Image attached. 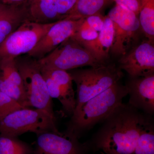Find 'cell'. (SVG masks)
<instances>
[{"label":"cell","mask_w":154,"mask_h":154,"mask_svg":"<svg viewBox=\"0 0 154 154\" xmlns=\"http://www.w3.org/2000/svg\"><path fill=\"white\" fill-rule=\"evenodd\" d=\"M26 20L27 8L25 4L15 6L0 3V45L11 33Z\"/></svg>","instance_id":"obj_14"},{"label":"cell","mask_w":154,"mask_h":154,"mask_svg":"<svg viewBox=\"0 0 154 154\" xmlns=\"http://www.w3.org/2000/svg\"><path fill=\"white\" fill-rule=\"evenodd\" d=\"M57 120L45 111L36 108H23L15 110L0 121V134L18 137L27 132L36 136L43 133H59Z\"/></svg>","instance_id":"obj_5"},{"label":"cell","mask_w":154,"mask_h":154,"mask_svg":"<svg viewBox=\"0 0 154 154\" xmlns=\"http://www.w3.org/2000/svg\"><path fill=\"white\" fill-rule=\"evenodd\" d=\"M110 0H78L65 19H79L100 13Z\"/></svg>","instance_id":"obj_18"},{"label":"cell","mask_w":154,"mask_h":154,"mask_svg":"<svg viewBox=\"0 0 154 154\" xmlns=\"http://www.w3.org/2000/svg\"><path fill=\"white\" fill-rule=\"evenodd\" d=\"M54 23L42 24L25 21L0 45V60L28 54Z\"/></svg>","instance_id":"obj_7"},{"label":"cell","mask_w":154,"mask_h":154,"mask_svg":"<svg viewBox=\"0 0 154 154\" xmlns=\"http://www.w3.org/2000/svg\"><path fill=\"white\" fill-rule=\"evenodd\" d=\"M105 18L100 13L91 15L85 18L80 27L90 28L99 33L103 27Z\"/></svg>","instance_id":"obj_23"},{"label":"cell","mask_w":154,"mask_h":154,"mask_svg":"<svg viewBox=\"0 0 154 154\" xmlns=\"http://www.w3.org/2000/svg\"><path fill=\"white\" fill-rule=\"evenodd\" d=\"M45 69L59 87L62 114L64 116L71 117L75 108L76 99L70 75L68 72L63 70Z\"/></svg>","instance_id":"obj_15"},{"label":"cell","mask_w":154,"mask_h":154,"mask_svg":"<svg viewBox=\"0 0 154 154\" xmlns=\"http://www.w3.org/2000/svg\"><path fill=\"white\" fill-rule=\"evenodd\" d=\"M3 1H4V0H0V2H2Z\"/></svg>","instance_id":"obj_26"},{"label":"cell","mask_w":154,"mask_h":154,"mask_svg":"<svg viewBox=\"0 0 154 154\" xmlns=\"http://www.w3.org/2000/svg\"><path fill=\"white\" fill-rule=\"evenodd\" d=\"M151 116L141 131L132 154H154V125Z\"/></svg>","instance_id":"obj_19"},{"label":"cell","mask_w":154,"mask_h":154,"mask_svg":"<svg viewBox=\"0 0 154 154\" xmlns=\"http://www.w3.org/2000/svg\"><path fill=\"white\" fill-rule=\"evenodd\" d=\"M71 36L99 62L105 64L99 46L98 32L90 28L79 27Z\"/></svg>","instance_id":"obj_16"},{"label":"cell","mask_w":154,"mask_h":154,"mask_svg":"<svg viewBox=\"0 0 154 154\" xmlns=\"http://www.w3.org/2000/svg\"><path fill=\"white\" fill-rule=\"evenodd\" d=\"M85 18L64 19L55 22L28 55L39 60L48 55L79 28Z\"/></svg>","instance_id":"obj_9"},{"label":"cell","mask_w":154,"mask_h":154,"mask_svg":"<svg viewBox=\"0 0 154 154\" xmlns=\"http://www.w3.org/2000/svg\"><path fill=\"white\" fill-rule=\"evenodd\" d=\"M114 31L113 22L108 16L105 17L104 25L99 33L100 50L104 60L106 59L113 45Z\"/></svg>","instance_id":"obj_21"},{"label":"cell","mask_w":154,"mask_h":154,"mask_svg":"<svg viewBox=\"0 0 154 154\" xmlns=\"http://www.w3.org/2000/svg\"><path fill=\"white\" fill-rule=\"evenodd\" d=\"M127 95L126 86L119 82L116 83L74 112L63 132L79 138L84 132L104 121L121 105Z\"/></svg>","instance_id":"obj_2"},{"label":"cell","mask_w":154,"mask_h":154,"mask_svg":"<svg viewBox=\"0 0 154 154\" xmlns=\"http://www.w3.org/2000/svg\"><path fill=\"white\" fill-rule=\"evenodd\" d=\"M150 116L123 103L105 119L96 133V148L107 154H132Z\"/></svg>","instance_id":"obj_1"},{"label":"cell","mask_w":154,"mask_h":154,"mask_svg":"<svg viewBox=\"0 0 154 154\" xmlns=\"http://www.w3.org/2000/svg\"><path fill=\"white\" fill-rule=\"evenodd\" d=\"M33 154H85L86 146L64 133L48 131L37 136Z\"/></svg>","instance_id":"obj_10"},{"label":"cell","mask_w":154,"mask_h":154,"mask_svg":"<svg viewBox=\"0 0 154 154\" xmlns=\"http://www.w3.org/2000/svg\"><path fill=\"white\" fill-rule=\"evenodd\" d=\"M138 18L141 30L148 40L154 43V0H140Z\"/></svg>","instance_id":"obj_17"},{"label":"cell","mask_w":154,"mask_h":154,"mask_svg":"<svg viewBox=\"0 0 154 154\" xmlns=\"http://www.w3.org/2000/svg\"><path fill=\"white\" fill-rule=\"evenodd\" d=\"M23 108L14 99L0 91V121L10 113Z\"/></svg>","instance_id":"obj_22"},{"label":"cell","mask_w":154,"mask_h":154,"mask_svg":"<svg viewBox=\"0 0 154 154\" xmlns=\"http://www.w3.org/2000/svg\"><path fill=\"white\" fill-rule=\"evenodd\" d=\"M116 5L132 11L138 17L140 9V0H115Z\"/></svg>","instance_id":"obj_24"},{"label":"cell","mask_w":154,"mask_h":154,"mask_svg":"<svg viewBox=\"0 0 154 154\" xmlns=\"http://www.w3.org/2000/svg\"><path fill=\"white\" fill-rule=\"evenodd\" d=\"M37 61L42 68L67 71L82 67H96L105 64L99 62L72 36Z\"/></svg>","instance_id":"obj_6"},{"label":"cell","mask_w":154,"mask_h":154,"mask_svg":"<svg viewBox=\"0 0 154 154\" xmlns=\"http://www.w3.org/2000/svg\"><path fill=\"white\" fill-rule=\"evenodd\" d=\"M68 72L76 86L74 112L79 110L88 100L118 82L123 75L122 70L114 64H105L87 69H74Z\"/></svg>","instance_id":"obj_3"},{"label":"cell","mask_w":154,"mask_h":154,"mask_svg":"<svg viewBox=\"0 0 154 154\" xmlns=\"http://www.w3.org/2000/svg\"><path fill=\"white\" fill-rule=\"evenodd\" d=\"M33 149L18 137L0 134V154H33Z\"/></svg>","instance_id":"obj_20"},{"label":"cell","mask_w":154,"mask_h":154,"mask_svg":"<svg viewBox=\"0 0 154 154\" xmlns=\"http://www.w3.org/2000/svg\"><path fill=\"white\" fill-rule=\"evenodd\" d=\"M107 16L113 22L114 31L110 51L114 55L122 56L128 52L141 30L138 17L132 11L117 5L110 10Z\"/></svg>","instance_id":"obj_8"},{"label":"cell","mask_w":154,"mask_h":154,"mask_svg":"<svg viewBox=\"0 0 154 154\" xmlns=\"http://www.w3.org/2000/svg\"><path fill=\"white\" fill-rule=\"evenodd\" d=\"M119 68L131 78L145 76L154 73V43L148 40L134 48L122 56Z\"/></svg>","instance_id":"obj_11"},{"label":"cell","mask_w":154,"mask_h":154,"mask_svg":"<svg viewBox=\"0 0 154 154\" xmlns=\"http://www.w3.org/2000/svg\"><path fill=\"white\" fill-rule=\"evenodd\" d=\"M130 78L125 85L129 96L128 104L152 116L154 113V73Z\"/></svg>","instance_id":"obj_12"},{"label":"cell","mask_w":154,"mask_h":154,"mask_svg":"<svg viewBox=\"0 0 154 154\" xmlns=\"http://www.w3.org/2000/svg\"><path fill=\"white\" fill-rule=\"evenodd\" d=\"M30 107L43 110L56 119L46 83L37 60L28 54L15 58Z\"/></svg>","instance_id":"obj_4"},{"label":"cell","mask_w":154,"mask_h":154,"mask_svg":"<svg viewBox=\"0 0 154 154\" xmlns=\"http://www.w3.org/2000/svg\"><path fill=\"white\" fill-rule=\"evenodd\" d=\"M27 0H4L2 3L6 5L18 6L23 5Z\"/></svg>","instance_id":"obj_25"},{"label":"cell","mask_w":154,"mask_h":154,"mask_svg":"<svg viewBox=\"0 0 154 154\" xmlns=\"http://www.w3.org/2000/svg\"><path fill=\"white\" fill-rule=\"evenodd\" d=\"M0 91L18 103L26 98L23 81L15 59L0 60Z\"/></svg>","instance_id":"obj_13"}]
</instances>
